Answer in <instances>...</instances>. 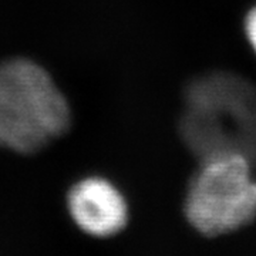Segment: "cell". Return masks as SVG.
<instances>
[{"label":"cell","instance_id":"6da1fadb","mask_svg":"<svg viewBox=\"0 0 256 256\" xmlns=\"http://www.w3.org/2000/svg\"><path fill=\"white\" fill-rule=\"evenodd\" d=\"M181 132L202 161L226 156L255 160L256 90L230 74L196 80L186 92Z\"/></svg>","mask_w":256,"mask_h":256},{"label":"cell","instance_id":"7a4b0ae2","mask_svg":"<svg viewBox=\"0 0 256 256\" xmlns=\"http://www.w3.org/2000/svg\"><path fill=\"white\" fill-rule=\"evenodd\" d=\"M70 107L53 78L26 58L0 62V146L34 152L70 127Z\"/></svg>","mask_w":256,"mask_h":256},{"label":"cell","instance_id":"3957f363","mask_svg":"<svg viewBox=\"0 0 256 256\" xmlns=\"http://www.w3.org/2000/svg\"><path fill=\"white\" fill-rule=\"evenodd\" d=\"M185 215L194 228L208 236L249 224L256 215V181L250 161L242 156L204 161L186 194Z\"/></svg>","mask_w":256,"mask_h":256},{"label":"cell","instance_id":"277c9868","mask_svg":"<svg viewBox=\"0 0 256 256\" xmlns=\"http://www.w3.org/2000/svg\"><path fill=\"white\" fill-rule=\"evenodd\" d=\"M68 210L74 222L96 236L114 235L127 224V204L122 195L100 178L74 185L68 194Z\"/></svg>","mask_w":256,"mask_h":256},{"label":"cell","instance_id":"5b68a950","mask_svg":"<svg viewBox=\"0 0 256 256\" xmlns=\"http://www.w3.org/2000/svg\"><path fill=\"white\" fill-rule=\"evenodd\" d=\"M245 32L252 48L256 52V8L249 12L245 20Z\"/></svg>","mask_w":256,"mask_h":256}]
</instances>
